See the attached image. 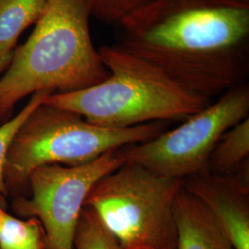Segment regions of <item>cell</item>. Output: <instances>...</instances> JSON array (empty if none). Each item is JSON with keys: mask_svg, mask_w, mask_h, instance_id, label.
I'll list each match as a JSON object with an SVG mask.
<instances>
[{"mask_svg": "<svg viewBox=\"0 0 249 249\" xmlns=\"http://www.w3.org/2000/svg\"><path fill=\"white\" fill-rule=\"evenodd\" d=\"M184 179L124 163L100 178L84 201L121 249H177L174 203Z\"/></svg>", "mask_w": 249, "mask_h": 249, "instance_id": "cell-5", "label": "cell"}, {"mask_svg": "<svg viewBox=\"0 0 249 249\" xmlns=\"http://www.w3.org/2000/svg\"><path fill=\"white\" fill-rule=\"evenodd\" d=\"M51 93H53L51 90H42L34 93L19 113L0 125V206L3 209L6 208V196L8 193L5 183V165L11 143L29 116L37 107L41 106Z\"/></svg>", "mask_w": 249, "mask_h": 249, "instance_id": "cell-13", "label": "cell"}, {"mask_svg": "<svg viewBox=\"0 0 249 249\" xmlns=\"http://www.w3.org/2000/svg\"><path fill=\"white\" fill-rule=\"evenodd\" d=\"M0 249H46L42 224L36 218L5 214L0 219Z\"/></svg>", "mask_w": 249, "mask_h": 249, "instance_id": "cell-12", "label": "cell"}, {"mask_svg": "<svg viewBox=\"0 0 249 249\" xmlns=\"http://www.w3.org/2000/svg\"><path fill=\"white\" fill-rule=\"evenodd\" d=\"M98 52L109 71L107 80L77 91L53 92L44 104L108 128L184 121L211 104L119 45H104Z\"/></svg>", "mask_w": 249, "mask_h": 249, "instance_id": "cell-3", "label": "cell"}, {"mask_svg": "<svg viewBox=\"0 0 249 249\" xmlns=\"http://www.w3.org/2000/svg\"><path fill=\"white\" fill-rule=\"evenodd\" d=\"M90 17L86 0H48L0 79V119L9 117L18 101L38 91L71 92L107 80L109 71L91 40Z\"/></svg>", "mask_w": 249, "mask_h": 249, "instance_id": "cell-2", "label": "cell"}, {"mask_svg": "<svg viewBox=\"0 0 249 249\" xmlns=\"http://www.w3.org/2000/svg\"><path fill=\"white\" fill-rule=\"evenodd\" d=\"M73 249H121L116 237L100 221L97 214L84 206L75 232Z\"/></svg>", "mask_w": 249, "mask_h": 249, "instance_id": "cell-14", "label": "cell"}, {"mask_svg": "<svg viewBox=\"0 0 249 249\" xmlns=\"http://www.w3.org/2000/svg\"><path fill=\"white\" fill-rule=\"evenodd\" d=\"M249 86L224 91L213 104L144 142L119 149L124 163L136 164L160 177L187 178L208 171L212 152L223 134L249 117Z\"/></svg>", "mask_w": 249, "mask_h": 249, "instance_id": "cell-6", "label": "cell"}, {"mask_svg": "<svg viewBox=\"0 0 249 249\" xmlns=\"http://www.w3.org/2000/svg\"><path fill=\"white\" fill-rule=\"evenodd\" d=\"M9 63H10V60H9V59H5V58L0 57V73L7 70Z\"/></svg>", "mask_w": 249, "mask_h": 249, "instance_id": "cell-16", "label": "cell"}, {"mask_svg": "<svg viewBox=\"0 0 249 249\" xmlns=\"http://www.w3.org/2000/svg\"><path fill=\"white\" fill-rule=\"evenodd\" d=\"M249 118L247 117L223 134L209 160L208 171L228 174L249 160Z\"/></svg>", "mask_w": 249, "mask_h": 249, "instance_id": "cell-11", "label": "cell"}, {"mask_svg": "<svg viewBox=\"0 0 249 249\" xmlns=\"http://www.w3.org/2000/svg\"><path fill=\"white\" fill-rule=\"evenodd\" d=\"M91 17L100 21L121 27L134 13L152 0H86Z\"/></svg>", "mask_w": 249, "mask_h": 249, "instance_id": "cell-15", "label": "cell"}, {"mask_svg": "<svg viewBox=\"0 0 249 249\" xmlns=\"http://www.w3.org/2000/svg\"><path fill=\"white\" fill-rule=\"evenodd\" d=\"M6 213H7L5 212V209H3V208L0 206V219Z\"/></svg>", "mask_w": 249, "mask_h": 249, "instance_id": "cell-17", "label": "cell"}, {"mask_svg": "<svg viewBox=\"0 0 249 249\" xmlns=\"http://www.w3.org/2000/svg\"><path fill=\"white\" fill-rule=\"evenodd\" d=\"M48 0H0V57L11 60L21 33L36 24Z\"/></svg>", "mask_w": 249, "mask_h": 249, "instance_id": "cell-10", "label": "cell"}, {"mask_svg": "<svg viewBox=\"0 0 249 249\" xmlns=\"http://www.w3.org/2000/svg\"><path fill=\"white\" fill-rule=\"evenodd\" d=\"M177 249H234L209 210L183 187L174 203Z\"/></svg>", "mask_w": 249, "mask_h": 249, "instance_id": "cell-9", "label": "cell"}, {"mask_svg": "<svg viewBox=\"0 0 249 249\" xmlns=\"http://www.w3.org/2000/svg\"><path fill=\"white\" fill-rule=\"evenodd\" d=\"M184 187L213 215L234 249H249V160L228 174L204 172Z\"/></svg>", "mask_w": 249, "mask_h": 249, "instance_id": "cell-8", "label": "cell"}, {"mask_svg": "<svg viewBox=\"0 0 249 249\" xmlns=\"http://www.w3.org/2000/svg\"><path fill=\"white\" fill-rule=\"evenodd\" d=\"M119 46L211 100L246 82L249 4L152 0L127 18Z\"/></svg>", "mask_w": 249, "mask_h": 249, "instance_id": "cell-1", "label": "cell"}, {"mask_svg": "<svg viewBox=\"0 0 249 249\" xmlns=\"http://www.w3.org/2000/svg\"><path fill=\"white\" fill-rule=\"evenodd\" d=\"M165 128L164 121L125 128L102 127L76 113L43 103L11 143L5 165L6 186L15 189L25 185L31 173L40 166L87 164L107 151L151 140Z\"/></svg>", "mask_w": 249, "mask_h": 249, "instance_id": "cell-4", "label": "cell"}, {"mask_svg": "<svg viewBox=\"0 0 249 249\" xmlns=\"http://www.w3.org/2000/svg\"><path fill=\"white\" fill-rule=\"evenodd\" d=\"M124 164L119 149L80 166L44 165L28 178L30 197H18L13 209L24 219L36 218L44 228L46 249H73L80 213L90 188Z\"/></svg>", "mask_w": 249, "mask_h": 249, "instance_id": "cell-7", "label": "cell"}, {"mask_svg": "<svg viewBox=\"0 0 249 249\" xmlns=\"http://www.w3.org/2000/svg\"><path fill=\"white\" fill-rule=\"evenodd\" d=\"M235 1H238L241 3H245V4H249V0H235Z\"/></svg>", "mask_w": 249, "mask_h": 249, "instance_id": "cell-18", "label": "cell"}]
</instances>
